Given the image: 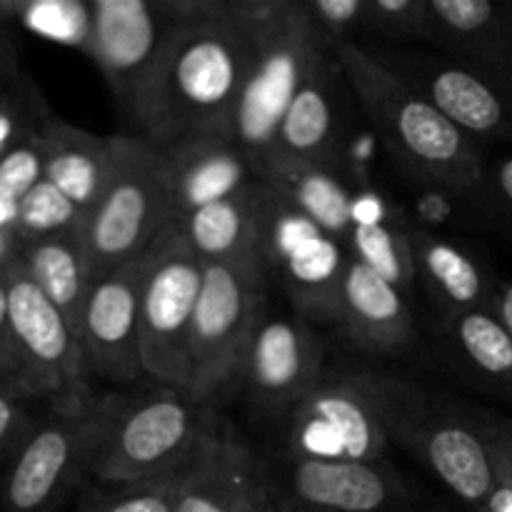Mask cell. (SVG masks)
<instances>
[{"mask_svg": "<svg viewBox=\"0 0 512 512\" xmlns=\"http://www.w3.org/2000/svg\"><path fill=\"white\" fill-rule=\"evenodd\" d=\"M345 88L395 163L450 193L473 195L488 160L428 98L385 68L365 43L333 50Z\"/></svg>", "mask_w": 512, "mask_h": 512, "instance_id": "7a4b0ae2", "label": "cell"}, {"mask_svg": "<svg viewBox=\"0 0 512 512\" xmlns=\"http://www.w3.org/2000/svg\"><path fill=\"white\" fill-rule=\"evenodd\" d=\"M350 258L363 263L380 278L393 283L403 293L415 285L413 250H410V228L385 215L378 200L355 198V220L348 238Z\"/></svg>", "mask_w": 512, "mask_h": 512, "instance_id": "f1b7e54d", "label": "cell"}, {"mask_svg": "<svg viewBox=\"0 0 512 512\" xmlns=\"http://www.w3.org/2000/svg\"><path fill=\"white\" fill-rule=\"evenodd\" d=\"M260 183V180H258ZM258 255L295 315L310 325H335L350 250L340 238L260 183Z\"/></svg>", "mask_w": 512, "mask_h": 512, "instance_id": "30bf717a", "label": "cell"}, {"mask_svg": "<svg viewBox=\"0 0 512 512\" xmlns=\"http://www.w3.org/2000/svg\"><path fill=\"white\" fill-rule=\"evenodd\" d=\"M15 258L28 270L40 293L68 318V323L78 333L80 313L93 285V270H90L88 250H85L80 230L25 240L20 255Z\"/></svg>", "mask_w": 512, "mask_h": 512, "instance_id": "83f0119b", "label": "cell"}, {"mask_svg": "<svg viewBox=\"0 0 512 512\" xmlns=\"http://www.w3.org/2000/svg\"><path fill=\"white\" fill-rule=\"evenodd\" d=\"M255 175L278 198L348 245L355 220V198L340 178L338 168L270 150L255 160Z\"/></svg>", "mask_w": 512, "mask_h": 512, "instance_id": "d4e9b609", "label": "cell"}, {"mask_svg": "<svg viewBox=\"0 0 512 512\" xmlns=\"http://www.w3.org/2000/svg\"><path fill=\"white\" fill-rule=\"evenodd\" d=\"M303 8L325 48L338 50L363 38L365 0H303Z\"/></svg>", "mask_w": 512, "mask_h": 512, "instance_id": "836d02e7", "label": "cell"}, {"mask_svg": "<svg viewBox=\"0 0 512 512\" xmlns=\"http://www.w3.org/2000/svg\"><path fill=\"white\" fill-rule=\"evenodd\" d=\"M408 380L373 370L323 375L285 425V453L315 463H380Z\"/></svg>", "mask_w": 512, "mask_h": 512, "instance_id": "277c9868", "label": "cell"}, {"mask_svg": "<svg viewBox=\"0 0 512 512\" xmlns=\"http://www.w3.org/2000/svg\"><path fill=\"white\" fill-rule=\"evenodd\" d=\"M473 195L485 215L512 238V155H505L495 163H485L483 178Z\"/></svg>", "mask_w": 512, "mask_h": 512, "instance_id": "8d00e7d4", "label": "cell"}, {"mask_svg": "<svg viewBox=\"0 0 512 512\" xmlns=\"http://www.w3.org/2000/svg\"><path fill=\"white\" fill-rule=\"evenodd\" d=\"M248 33L250 55L243 90L230 120V138L253 158L275 148L290 100L325 53L305 15L303 0H230Z\"/></svg>", "mask_w": 512, "mask_h": 512, "instance_id": "3957f363", "label": "cell"}, {"mask_svg": "<svg viewBox=\"0 0 512 512\" xmlns=\"http://www.w3.org/2000/svg\"><path fill=\"white\" fill-rule=\"evenodd\" d=\"M213 420L210 408L168 385L123 395L90 465V480L130 485L178 475Z\"/></svg>", "mask_w": 512, "mask_h": 512, "instance_id": "8992f818", "label": "cell"}, {"mask_svg": "<svg viewBox=\"0 0 512 512\" xmlns=\"http://www.w3.org/2000/svg\"><path fill=\"white\" fill-rule=\"evenodd\" d=\"M410 250L415 285L440 310V318L493 308L500 280L473 250L425 228H410Z\"/></svg>", "mask_w": 512, "mask_h": 512, "instance_id": "603a6c76", "label": "cell"}, {"mask_svg": "<svg viewBox=\"0 0 512 512\" xmlns=\"http://www.w3.org/2000/svg\"><path fill=\"white\" fill-rule=\"evenodd\" d=\"M258 213L260 183L195 210L175 223V233L185 245L208 263H235V260L260 258L258 255Z\"/></svg>", "mask_w": 512, "mask_h": 512, "instance_id": "4316f807", "label": "cell"}, {"mask_svg": "<svg viewBox=\"0 0 512 512\" xmlns=\"http://www.w3.org/2000/svg\"><path fill=\"white\" fill-rule=\"evenodd\" d=\"M490 423V413L438 398L408 380L395 408L390 438L465 508L478 510L498 480Z\"/></svg>", "mask_w": 512, "mask_h": 512, "instance_id": "ba28073f", "label": "cell"}, {"mask_svg": "<svg viewBox=\"0 0 512 512\" xmlns=\"http://www.w3.org/2000/svg\"><path fill=\"white\" fill-rule=\"evenodd\" d=\"M220 0H90L85 55L128 118L180 25L203 20Z\"/></svg>", "mask_w": 512, "mask_h": 512, "instance_id": "8fae6325", "label": "cell"}, {"mask_svg": "<svg viewBox=\"0 0 512 512\" xmlns=\"http://www.w3.org/2000/svg\"><path fill=\"white\" fill-rule=\"evenodd\" d=\"M493 313L498 315L500 323L508 328V333L512 335V283H500L498 293H495L493 300Z\"/></svg>", "mask_w": 512, "mask_h": 512, "instance_id": "7bdbcfd3", "label": "cell"}, {"mask_svg": "<svg viewBox=\"0 0 512 512\" xmlns=\"http://www.w3.org/2000/svg\"><path fill=\"white\" fill-rule=\"evenodd\" d=\"M173 228L195 210L230 198L258 180L255 163L230 135H188L160 145Z\"/></svg>", "mask_w": 512, "mask_h": 512, "instance_id": "d6986e66", "label": "cell"}, {"mask_svg": "<svg viewBox=\"0 0 512 512\" xmlns=\"http://www.w3.org/2000/svg\"><path fill=\"white\" fill-rule=\"evenodd\" d=\"M18 375V350H15L13 323H10L8 305V280H5V263L0 265V383L15 380Z\"/></svg>", "mask_w": 512, "mask_h": 512, "instance_id": "f35d334b", "label": "cell"}, {"mask_svg": "<svg viewBox=\"0 0 512 512\" xmlns=\"http://www.w3.org/2000/svg\"><path fill=\"white\" fill-rule=\"evenodd\" d=\"M25 400H33L15 380L0 383V455L8 448H20L30 433V420L25 415Z\"/></svg>", "mask_w": 512, "mask_h": 512, "instance_id": "74e56055", "label": "cell"}, {"mask_svg": "<svg viewBox=\"0 0 512 512\" xmlns=\"http://www.w3.org/2000/svg\"><path fill=\"white\" fill-rule=\"evenodd\" d=\"M490 448H493L495 475L512 480V418L493 415V423H490Z\"/></svg>", "mask_w": 512, "mask_h": 512, "instance_id": "ab89813d", "label": "cell"}, {"mask_svg": "<svg viewBox=\"0 0 512 512\" xmlns=\"http://www.w3.org/2000/svg\"><path fill=\"white\" fill-rule=\"evenodd\" d=\"M248 55V33L230 0H220L208 18L180 25L128 115L135 135L158 148L188 135H230Z\"/></svg>", "mask_w": 512, "mask_h": 512, "instance_id": "6da1fadb", "label": "cell"}, {"mask_svg": "<svg viewBox=\"0 0 512 512\" xmlns=\"http://www.w3.org/2000/svg\"><path fill=\"white\" fill-rule=\"evenodd\" d=\"M260 258L205 265L203 293L195 310L185 395L213 408L240 388L255 333L268 313Z\"/></svg>", "mask_w": 512, "mask_h": 512, "instance_id": "5b68a950", "label": "cell"}, {"mask_svg": "<svg viewBox=\"0 0 512 512\" xmlns=\"http://www.w3.org/2000/svg\"><path fill=\"white\" fill-rule=\"evenodd\" d=\"M430 48L460 60L512 98V0H428Z\"/></svg>", "mask_w": 512, "mask_h": 512, "instance_id": "ffe728a7", "label": "cell"}, {"mask_svg": "<svg viewBox=\"0 0 512 512\" xmlns=\"http://www.w3.org/2000/svg\"><path fill=\"white\" fill-rule=\"evenodd\" d=\"M473 512H512V480L498 478L488 498L478 505Z\"/></svg>", "mask_w": 512, "mask_h": 512, "instance_id": "b9f144b4", "label": "cell"}, {"mask_svg": "<svg viewBox=\"0 0 512 512\" xmlns=\"http://www.w3.org/2000/svg\"><path fill=\"white\" fill-rule=\"evenodd\" d=\"M178 475L130 485H100L90 480L75 512H178Z\"/></svg>", "mask_w": 512, "mask_h": 512, "instance_id": "1f68e13d", "label": "cell"}, {"mask_svg": "<svg viewBox=\"0 0 512 512\" xmlns=\"http://www.w3.org/2000/svg\"><path fill=\"white\" fill-rule=\"evenodd\" d=\"M205 263L168 230L155 243L153 265L140 300V360L158 385L185 393L195 310L203 293Z\"/></svg>", "mask_w": 512, "mask_h": 512, "instance_id": "4fadbf2b", "label": "cell"}, {"mask_svg": "<svg viewBox=\"0 0 512 512\" xmlns=\"http://www.w3.org/2000/svg\"><path fill=\"white\" fill-rule=\"evenodd\" d=\"M323 343L303 318L265 315L245 360L240 390L260 423L285 430L288 420L323 380Z\"/></svg>", "mask_w": 512, "mask_h": 512, "instance_id": "9a60e30c", "label": "cell"}, {"mask_svg": "<svg viewBox=\"0 0 512 512\" xmlns=\"http://www.w3.org/2000/svg\"><path fill=\"white\" fill-rule=\"evenodd\" d=\"M440 348L465 383L512 403V335L493 308L440 318Z\"/></svg>", "mask_w": 512, "mask_h": 512, "instance_id": "484cf974", "label": "cell"}, {"mask_svg": "<svg viewBox=\"0 0 512 512\" xmlns=\"http://www.w3.org/2000/svg\"><path fill=\"white\" fill-rule=\"evenodd\" d=\"M5 235H8V230L0 228V265L10 263V260H13V258H8V255H5Z\"/></svg>", "mask_w": 512, "mask_h": 512, "instance_id": "ee69618b", "label": "cell"}, {"mask_svg": "<svg viewBox=\"0 0 512 512\" xmlns=\"http://www.w3.org/2000/svg\"><path fill=\"white\" fill-rule=\"evenodd\" d=\"M5 280L18 350L15 383L33 400H50L53 408L90 403V370L73 325L40 293L18 258L5 263Z\"/></svg>", "mask_w": 512, "mask_h": 512, "instance_id": "7c38bea8", "label": "cell"}, {"mask_svg": "<svg viewBox=\"0 0 512 512\" xmlns=\"http://www.w3.org/2000/svg\"><path fill=\"white\" fill-rule=\"evenodd\" d=\"M178 512H283L273 468L210 423L178 478Z\"/></svg>", "mask_w": 512, "mask_h": 512, "instance_id": "e0dca14e", "label": "cell"}, {"mask_svg": "<svg viewBox=\"0 0 512 512\" xmlns=\"http://www.w3.org/2000/svg\"><path fill=\"white\" fill-rule=\"evenodd\" d=\"M155 245L148 253L118 265L93 280L78 323L90 375L110 385H130L145 378L140 360V300Z\"/></svg>", "mask_w": 512, "mask_h": 512, "instance_id": "2e32d148", "label": "cell"}, {"mask_svg": "<svg viewBox=\"0 0 512 512\" xmlns=\"http://www.w3.org/2000/svg\"><path fill=\"white\" fill-rule=\"evenodd\" d=\"M40 133V130H38ZM38 133L25 138L15 148L0 158V198L10 200L18 205L40 180L43 175V150H40Z\"/></svg>", "mask_w": 512, "mask_h": 512, "instance_id": "d590c367", "label": "cell"}, {"mask_svg": "<svg viewBox=\"0 0 512 512\" xmlns=\"http://www.w3.org/2000/svg\"><path fill=\"white\" fill-rule=\"evenodd\" d=\"M283 512H410L413 495L390 460L315 463L285 458L273 470Z\"/></svg>", "mask_w": 512, "mask_h": 512, "instance_id": "ac0fdd59", "label": "cell"}, {"mask_svg": "<svg viewBox=\"0 0 512 512\" xmlns=\"http://www.w3.org/2000/svg\"><path fill=\"white\" fill-rule=\"evenodd\" d=\"M123 395H95L78 408H53L33 425L5 478L3 512H53L83 478L98 453Z\"/></svg>", "mask_w": 512, "mask_h": 512, "instance_id": "9c48e42d", "label": "cell"}, {"mask_svg": "<svg viewBox=\"0 0 512 512\" xmlns=\"http://www.w3.org/2000/svg\"><path fill=\"white\" fill-rule=\"evenodd\" d=\"M363 38L378 48H413L430 40L428 0H365ZM360 38V43H363Z\"/></svg>", "mask_w": 512, "mask_h": 512, "instance_id": "4dcf8cb0", "label": "cell"}, {"mask_svg": "<svg viewBox=\"0 0 512 512\" xmlns=\"http://www.w3.org/2000/svg\"><path fill=\"white\" fill-rule=\"evenodd\" d=\"M368 48L473 143H512V98L473 68L435 48Z\"/></svg>", "mask_w": 512, "mask_h": 512, "instance_id": "5bb4252c", "label": "cell"}, {"mask_svg": "<svg viewBox=\"0 0 512 512\" xmlns=\"http://www.w3.org/2000/svg\"><path fill=\"white\" fill-rule=\"evenodd\" d=\"M85 215L48 180H40L18 203L15 233L20 240H38L48 235L70 233L83 228Z\"/></svg>", "mask_w": 512, "mask_h": 512, "instance_id": "d6a6232c", "label": "cell"}, {"mask_svg": "<svg viewBox=\"0 0 512 512\" xmlns=\"http://www.w3.org/2000/svg\"><path fill=\"white\" fill-rule=\"evenodd\" d=\"M340 88H345L340 65L333 50H325L290 100L273 150L335 168V155L343 140Z\"/></svg>", "mask_w": 512, "mask_h": 512, "instance_id": "7402d4cb", "label": "cell"}, {"mask_svg": "<svg viewBox=\"0 0 512 512\" xmlns=\"http://www.w3.org/2000/svg\"><path fill=\"white\" fill-rule=\"evenodd\" d=\"M43 175L83 215L93 210L113 173L115 135H95L50 115L38 133Z\"/></svg>", "mask_w": 512, "mask_h": 512, "instance_id": "cb8c5ba5", "label": "cell"}, {"mask_svg": "<svg viewBox=\"0 0 512 512\" xmlns=\"http://www.w3.org/2000/svg\"><path fill=\"white\" fill-rule=\"evenodd\" d=\"M170 223L160 148L135 133L115 135L113 173L80 228L93 280L148 253L168 233Z\"/></svg>", "mask_w": 512, "mask_h": 512, "instance_id": "52a82bcc", "label": "cell"}, {"mask_svg": "<svg viewBox=\"0 0 512 512\" xmlns=\"http://www.w3.org/2000/svg\"><path fill=\"white\" fill-rule=\"evenodd\" d=\"M50 115L53 113L45 108V103L40 100V95L35 93L33 88L25 95L5 90V93L0 95V158H3L10 148L23 143L25 138L38 133Z\"/></svg>", "mask_w": 512, "mask_h": 512, "instance_id": "e575fe53", "label": "cell"}, {"mask_svg": "<svg viewBox=\"0 0 512 512\" xmlns=\"http://www.w3.org/2000/svg\"><path fill=\"white\" fill-rule=\"evenodd\" d=\"M0 13H13L30 33L85 53L90 38V0H33L0 3Z\"/></svg>", "mask_w": 512, "mask_h": 512, "instance_id": "f546056e", "label": "cell"}, {"mask_svg": "<svg viewBox=\"0 0 512 512\" xmlns=\"http://www.w3.org/2000/svg\"><path fill=\"white\" fill-rule=\"evenodd\" d=\"M340 333L375 358H400L418 343V323L400 288L350 258L340 290Z\"/></svg>", "mask_w": 512, "mask_h": 512, "instance_id": "44dd1931", "label": "cell"}, {"mask_svg": "<svg viewBox=\"0 0 512 512\" xmlns=\"http://www.w3.org/2000/svg\"><path fill=\"white\" fill-rule=\"evenodd\" d=\"M20 78V53L8 18L0 13V95L13 88Z\"/></svg>", "mask_w": 512, "mask_h": 512, "instance_id": "60d3db41", "label": "cell"}]
</instances>
